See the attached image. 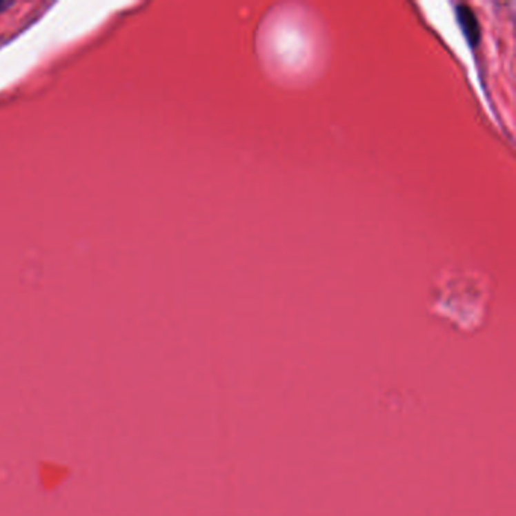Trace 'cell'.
Here are the masks:
<instances>
[{
	"instance_id": "obj_1",
	"label": "cell",
	"mask_w": 516,
	"mask_h": 516,
	"mask_svg": "<svg viewBox=\"0 0 516 516\" xmlns=\"http://www.w3.org/2000/svg\"><path fill=\"white\" fill-rule=\"evenodd\" d=\"M459 19H460V23H462L466 35L469 37V40H471L473 46H475L477 41H479L480 34H479V23H477V19L471 8L466 5H459Z\"/></svg>"
},
{
	"instance_id": "obj_2",
	"label": "cell",
	"mask_w": 516,
	"mask_h": 516,
	"mask_svg": "<svg viewBox=\"0 0 516 516\" xmlns=\"http://www.w3.org/2000/svg\"><path fill=\"white\" fill-rule=\"evenodd\" d=\"M8 6H11V3H0V11L5 10V8H8Z\"/></svg>"
}]
</instances>
